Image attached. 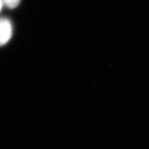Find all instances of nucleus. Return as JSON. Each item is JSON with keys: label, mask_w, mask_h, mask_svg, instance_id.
<instances>
[{"label": "nucleus", "mask_w": 149, "mask_h": 149, "mask_svg": "<svg viewBox=\"0 0 149 149\" xmlns=\"http://www.w3.org/2000/svg\"><path fill=\"white\" fill-rule=\"evenodd\" d=\"M2 3H1V0H0V10H1V7H2Z\"/></svg>", "instance_id": "3"}, {"label": "nucleus", "mask_w": 149, "mask_h": 149, "mask_svg": "<svg viewBox=\"0 0 149 149\" xmlns=\"http://www.w3.org/2000/svg\"><path fill=\"white\" fill-rule=\"evenodd\" d=\"M1 1L2 5L10 9H13L18 6L21 0H1Z\"/></svg>", "instance_id": "2"}, {"label": "nucleus", "mask_w": 149, "mask_h": 149, "mask_svg": "<svg viewBox=\"0 0 149 149\" xmlns=\"http://www.w3.org/2000/svg\"><path fill=\"white\" fill-rule=\"evenodd\" d=\"M13 33L11 22L5 17L0 18V46L7 44Z\"/></svg>", "instance_id": "1"}]
</instances>
